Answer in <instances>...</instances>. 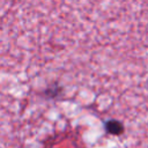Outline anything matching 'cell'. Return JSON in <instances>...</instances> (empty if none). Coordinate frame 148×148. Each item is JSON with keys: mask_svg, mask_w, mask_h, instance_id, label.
Returning a JSON list of instances; mask_svg holds the SVG:
<instances>
[{"mask_svg": "<svg viewBox=\"0 0 148 148\" xmlns=\"http://www.w3.org/2000/svg\"><path fill=\"white\" fill-rule=\"evenodd\" d=\"M104 131L105 133L114 136H119L125 132L124 124L117 119H109L104 121Z\"/></svg>", "mask_w": 148, "mask_h": 148, "instance_id": "cell-1", "label": "cell"}]
</instances>
